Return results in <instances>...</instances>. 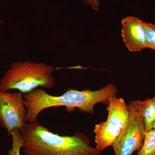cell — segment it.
Listing matches in <instances>:
<instances>
[{"instance_id": "13", "label": "cell", "mask_w": 155, "mask_h": 155, "mask_svg": "<svg viewBox=\"0 0 155 155\" xmlns=\"http://www.w3.org/2000/svg\"><path fill=\"white\" fill-rule=\"evenodd\" d=\"M83 2L86 5H90L92 9L94 11H98L99 6L100 3L99 0H82Z\"/></svg>"}, {"instance_id": "4", "label": "cell", "mask_w": 155, "mask_h": 155, "mask_svg": "<svg viewBox=\"0 0 155 155\" xmlns=\"http://www.w3.org/2000/svg\"><path fill=\"white\" fill-rule=\"evenodd\" d=\"M129 118L127 125L113 145L115 155H132L143 144L145 131L144 119L135 101L127 104Z\"/></svg>"}, {"instance_id": "2", "label": "cell", "mask_w": 155, "mask_h": 155, "mask_svg": "<svg viewBox=\"0 0 155 155\" xmlns=\"http://www.w3.org/2000/svg\"><path fill=\"white\" fill-rule=\"evenodd\" d=\"M20 133L26 155H100L102 152L91 147L88 137L81 132L61 136L37 122H27Z\"/></svg>"}, {"instance_id": "3", "label": "cell", "mask_w": 155, "mask_h": 155, "mask_svg": "<svg viewBox=\"0 0 155 155\" xmlns=\"http://www.w3.org/2000/svg\"><path fill=\"white\" fill-rule=\"evenodd\" d=\"M54 70L44 63L14 62L0 80V89L17 90L24 94L39 87L52 88L55 83Z\"/></svg>"}, {"instance_id": "6", "label": "cell", "mask_w": 155, "mask_h": 155, "mask_svg": "<svg viewBox=\"0 0 155 155\" xmlns=\"http://www.w3.org/2000/svg\"><path fill=\"white\" fill-rule=\"evenodd\" d=\"M122 36L130 52H139L146 48L145 31L143 21L137 17H127L122 19Z\"/></svg>"}, {"instance_id": "12", "label": "cell", "mask_w": 155, "mask_h": 155, "mask_svg": "<svg viewBox=\"0 0 155 155\" xmlns=\"http://www.w3.org/2000/svg\"><path fill=\"white\" fill-rule=\"evenodd\" d=\"M145 31L147 48L155 51V25L143 22Z\"/></svg>"}, {"instance_id": "10", "label": "cell", "mask_w": 155, "mask_h": 155, "mask_svg": "<svg viewBox=\"0 0 155 155\" xmlns=\"http://www.w3.org/2000/svg\"><path fill=\"white\" fill-rule=\"evenodd\" d=\"M137 155H155V128L144 132V138Z\"/></svg>"}, {"instance_id": "11", "label": "cell", "mask_w": 155, "mask_h": 155, "mask_svg": "<svg viewBox=\"0 0 155 155\" xmlns=\"http://www.w3.org/2000/svg\"><path fill=\"white\" fill-rule=\"evenodd\" d=\"M10 135L12 137V148L9 150L8 155H21L20 150L22 148V137L19 129H15Z\"/></svg>"}, {"instance_id": "9", "label": "cell", "mask_w": 155, "mask_h": 155, "mask_svg": "<svg viewBox=\"0 0 155 155\" xmlns=\"http://www.w3.org/2000/svg\"><path fill=\"white\" fill-rule=\"evenodd\" d=\"M135 102L143 116L145 131L152 130L155 122V96L144 101L135 100Z\"/></svg>"}, {"instance_id": "7", "label": "cell", "mask_w": 155, "mask_h": 155, "mask_svg": "<svg viewBox=\"0 0 155 155\" xmlns=\"http://www.w3.org/2000/svg\"><path fill=\"white\" fill-rule=\"evenodd\" d=\"M107 106L108 115L106 121L123 129L127 125L130 115L128 106L125 100L114 96L110 99Z\"/></svg>"}, {"instance_id": "8", "label": "cell", "mask_w": 155, "mask_h": 155, "mask_svg": "<svg viewBox=\"0 0 155 155\" xmlns=\"http://www.w3.org/2000/svg\"><path fill=\"white\" fill-rule=\"evenodd\" d=\"M122 130L107 121L95 125L96 147L102 151L108 147L113 146Z\"/></svg>"}, {"instance_id": "1", "label": "cell", "mask_w": 155, "mask_h": 155, "mask_svg": "<svg viewBox=\"0 0 155 155\" xmlns=\"http://www.w3.org/2000/svg\"><path fill=\"white\" fill-rule=\"evenodd\" d=\"M118 92L117 87L112 83L98 90L69 89L64 94L58 96L49 94L43 89H35L23 94L27 110V122H37L41 112L54 107H66V111L69 112L78 108L86 114H93L97 104L103 103L107 105L110 99Z\"/></svg>"}, {"instance_id": "5", "label": "cell", "mask_w": 155, "mask_h": 155, "mask_svg": "<svg viewBox=\"0 0 155 155\" xmlns=\"http://www.w3.org/2000/svg\"><path fill=\"white\" fill-rule=\"evenodd\" d=\"M27 123V110L23 94L0 89V124L9 135L13 130H21Z\"/></svg>"}, {"instance_id": "14", "label": "cell", "mask_w": 155, "mask_h": 155, "mask_svg": "<svg viewBox=\"0 0 155 155\" xmlns=\"http://www.w3.org/2000/svg\"><path fill=\"white\" fill-rule=\"evenodd\" d=\"M153 128H155V122L154 124Z\"/></svg>"}]
</instances>
